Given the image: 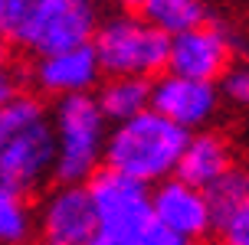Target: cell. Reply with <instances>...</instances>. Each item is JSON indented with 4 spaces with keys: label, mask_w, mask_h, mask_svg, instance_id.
Wrapping results in <instances>:
<instances>
[{
    "label": "cell",
    "mask_w": 249,
    "mask_h": 245,
    "mask_svg": "<svg viewBox=\"0 0 249 245\" xmlns=\"http://www.w3.org/2000/svg\"><path fill=\"white\" fill-rule=\"evenodd\" d=\"M20 92H23V82H20V72L13 69V49L0 36V105L10 101L13 95H20Z\"/></svg>",
    "instance_id": "ffe728a7"
},
{
    "label": "cell",
    "mask_w": 249,
    "mask_h": 245,
    "mask_svg": "<svg viewBox=\"0 0 249 245\" xmlns=\"http://www.w3.org/2000/svg\"><path fill=\"white\" fill-rule=\"evenodd\" d=\"M95 216L86 183H53L33 206V242L30 245H92Z\"/></svg>",
    "instance_id": "8992f818"
},
{
    "label": "cell",
    "mask_w": 249,
    "mask_h": 245,
    "mask_svg": "<svg viewBox=\"0 0 249 245\" xmlns=\"http://www.w3.org/2000/svg\"><path fill=\"white\" fill-rule=\"evenodd\" d=\"M95 0H7L0 36L30 59L89 46L99 26Z\"/></svg>",
    "instance_id": "6da1fadb"
},
{
    "label": "cell",
    "mask_w": 249,
    "mask_h": 245,
    "mask_svg": "<svg viewBox=\"0 0 249 245\" xmlns=\"http://www.w3.org/2000/svg\"><path fill=\"white\" fill-rule=\"evenodd\" d=\"M213 232L223 239V245H249V199L239 209H233L226 219L216 222Z\"/></svg>",
    "instance_id": "d6986e66"
},
{
    "label": "cell",
    "mask_w": 249,
    "mask_h": 245,
    "mask_svg": "<svg viewBox=\"0 0 249 245\" xmlns=\"http://www.w3.org/2000/svg\"><path fill=\"white\" fill-rule=\"evenodd\" d=\"M3 10H7V0H0V20H3Z\"/></svg>",
    "instance_id": "603a6c76"
},
{
    "label": "cell",
    "mask_w": 249,
    "mask_h": 245,
    "mask_svg": "<svg viewBox=\"0 0 249 245\" xmlns=\"http://www.w3.org/2000/svg\"><path fill=\"white\" fill-rule=\"evenodd\" d=\"M33 242V196L0 183V245Z\"/></svg>",
    "instance_id": "9a60e30c"
},
{
    "label": "cell",
    "mask_w": 249,
    "mask_h": 245,
    "mask_svg": "<svg viewBox=\"0 0 249 245\" xmlns=\"http://www.w3.org/2000/svg\"><path fill=\"white\" fill-rule=\"evenodd\" d=\"M46 114V108H43V101H39L33 92H20V95H13L10 101H3L0 105V150L7 147V141H10L17 131H23L26 124L39 121Z\"/></svg>",
    "instance_id": "e0dca14e"
},
{
    "label": "cell",
    "mask_w": 249,
    "mask_h": 245,
    "mask_svg": "<svg viewBox=\"0 0 249 245\" xmlns=\"http://www.w3.org/2000/svg\"><path fill=\"white\" fill-rule=\"evenodd\" d=\"M233 59H236V36L216 20L177 33L167 46V72L197 82H216Z\"/></svg>",
    "instance_id": "ba28073f"
},
{
    "label": "cell",
    "mask_w": 249,
    "mask_h": 245,
    "mask_svg": "<svg viewBox=\"0 0 249 245\" xmlns=\"http://www.w3.org/2000/svg\"><path fill=\"white\" fill-rule=\"evenodd\" d=\"M220 105L223 98L216 82H197L174 72H161L158 79H151V111L184 128L187 134L207 131L210 121L220 114Z\"/></svg>",
    "instance_id": "9c48e42d"
},
{
    "label": "cell",
    "mask_w": 249,
    "mask_h": 245,
    "mask_svg": "<svg viewBox=\"0 0 249 245\" xmlns=\"http://www.w3.org/2000/svg\"><path fill=\"white\" fill-rule=\"evenodd\" d=\"M86 193L95 216L92 245H135L154 226L151 186L138 180H128L122 173L102 167L86 183Z\"/></svg>",
    "instance_id": "5b68a950"
},
{
    "label": "cell",
    "mask_w": 249,
    "mask_h": 245,
    "mask_svg": "<svg viewBox=\"0 0 249 245\" xmlns=\"http://www.w3.org/2000/svg\"><path fill=\"white\" fill-rule=\"evenodd\" d=\"M50 131L56 144V170L53 183H89L102 170L105 157V137L112 124L105 121L92 95H75V98H59L53 105Z\"/></svg>",
    "instance_id": "277c9868"
},
{
    "label": "cell",
    "mask_w": 249,
    "mask_h": 245,
    "mask_svg": "<svg viewBox=\"0 0 249 245\" xmlns=\"http://www.w3.org/2000/svg\"><path fill=\"white\" fill-rule=\"evenodd\" d=\"M151 216H154V226L184 239L187 245L203 242L213 232L210 203L203 190L184 183L177 177H167L158 186H151Z\"/></svg>",
    "instance_id": "30bf717a"
},
{
    "label": "cell",
    "mask_w": 249,
    "mask_h": 245,
    "mask_svg": "<svg viewBox=\"0 0 249 245\" xmlns=\"http://www.w3.org/2000/svg\"><path fill=\"white\" fill-rule=\"evenodd\" d=\"M243 177H246V186H249V163H246V167H243Z\"/></svg>",
    "instance_id": "cb8c5ba5"
},
{
    "label": "cell",
    "mask_w": 249,
    "mask_h": 245,
    "mask_svg": "<svg viewBox=\"0 0 249 245\" xmlns=\"http://www.w3.org/2000/svg\"><path fill=\"white\" fill-rule=\"evenodd\" d=\"M135 245H187V242H184V239H177V235H171V232H164L161 226H151Z\"/></svg>",
    "instance_id": "44dd1931"
},
{
    "label": "cell",
    "mask_w": 249,
    "mask_h": 245,
    "mask_svg": "<svg viewBox=\"0 0 249 245\" xmlns=\"http://www.w3.org/2000/svg\"><path fill=\"white\" fill-rule=\"evenodd\" d=\"M30 85L33 92L46 98H75V95H92L102 75V65L95 59L92 46H75V49H62V52H50L30 62Z\"/></svg>",
    "instance_id": "8fae6325"
},
{
    "label": "cell",
    "mask_w": 249,
    "mask_h": 245,
    "mask_svg": "<svg viewBox=\"0 0 249 245\" xmlns=\"http://www.w3.org/2000/svg\"><path fill=\"white\" fill-rule=\"evenodd\" d=\"M115 3H118L122 10H141V7H144L148 0H115Z\"/></svg>",
    "instance_id": "7402d4cb"
},
{
    "label": "cell",
    "mask_w": 249,
    "mask_h": 245,
    "mask_svg": "<svg viewBox=\"0 0 249 245\" xmlns=\"http://www.w3.org/2000/svg\"><path fill=\"white\" fill-rule=\"evenodd\" d=\"M220 98L236 105V108H249V62L246 59H233L226 65V72L216 79Z\"/></svg>",
    "instance_id": "ac0fdd59"
},
{
    "label": "cell",
    "mask_w": 249,
    "mask_h": 245,
    "mask_svg": "<svg viewBox=\"0 0 249 245\" xmlns=\"http://www.w3.org/2000/svg\"><path fill=\"white\" fill-rule=\"evenodd\" d=\"M92 52L102 65L105 79L128 75V79H158L167 72V46L164 36L141 10H118L102 16L92 33Z\"/></svg>",
    "instance_id": "3957f363"
},
{
    "label": "cell",
    "mask_w": 249,
    "mask_h": 245,
    "mask_svg": "<svg viewBox=\"0 0 249 245\" xmlns=\"http://www.w3.org/2000/svg\"><path fill=\"white\" fill-rule=\"evenodd\" d=\"M141 13H144L148 23H154L167 39L213 20L210 0H148V3L141 7Z\"/></svg>",
    "instance_id": "5bb4252c"
},
{
    "label": "cell",
    "mask_w": 249,
    "mask_h": 245,
    "mask_svg": "<svg viewBox=\"0 0 249 245\" xmlns=\"http://www.w3.org/2000/svg\"><path fill=\"white\" fill-rule=\"evenodd\" d=\"M53 170H56V144L50 118L43 114L39 121L17 131L0 150V183L26 196H36L53 183Z\"/></svg>",
    "instance_id": "52a82bcc"
},
{
    "label": "cell",
    "mask_w": 249,
    "mask_h": 245,
    "mask_svg": "<svg viewBox=\"0 0 249 245\" xmlns=\"http://www.w3.org/2000/svg\"><path fill=\"white\" fill-rule=\"evenodd\" d=\"M203 196H207V203H210L213 229H216V222L226 219L233 209H239L249 199V186H246V177H243V167L230 170L223 180H216L213 186H207V190H203Z\"/></svg>",
    "instance_id": "2e32d148"
},
{
    "label": "cell",
    "mask_w": 249,
    "mask_h": 245,
    "mask_svg": "<svg viewBox=\"0 0 249 245\" xmlns=\"http://www.w3.org/2000/svg\"><path fill=\"white\" fill-rule=\"evenodd\" d=\"M187 137L190 134L184 128L171 124L167 118L148 108L108 128L102 167L144 186H158L161 180L174 177Z\"/></svg>",
    "instance_id": "7a4b0ae2"
},
{
    "label": "cell",
    "mask_w": 249,
    "mask_h": 245,
    "mask_svg": "<svg viewBox=\"0 0 249 245\" xmlns=\"http://www.w3.org/2000/svg\"><path fill=\"white\" fill-rule=\"evenodd\" d=\"M230 170H236L233 144L223 134H216V131L207 128V131H194V134L187 137L174 177L190 183V186H197V190H207L216 180H223Z\"/></svg>",
    "instance_id": "7c38bea8"
},
{
    "label": "cell",
    "mask_w": 249,
    "mask_h": 245,
    "mask_svg": "<svg viewBox=\"0 0 249 245\" xmlns=\"http://www.w3.org/2000/svg\"><path fill=\"white\" fill-rule=\"evenodd\" d=\"M92 98L108 124L128 121V118L151 108V79H128V75L102 79Z\"/></svg>",
    "instance_id": "4fadbf2b"
}]
</instances>
